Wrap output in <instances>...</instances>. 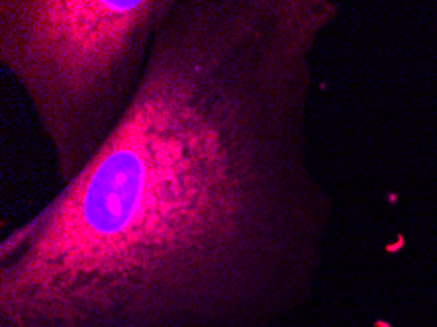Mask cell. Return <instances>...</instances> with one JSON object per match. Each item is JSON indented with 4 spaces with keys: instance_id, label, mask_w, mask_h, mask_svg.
Listing matches in <instances>:
<instances>
[{
    "instance_id": "obj_1",
    "label": "cell",
    "mask_w": 437,
    "mask_h": 327,
    "mask_svg": "<svg viewBox=\"0 0 437 327\" xmlns=\"http://www.w3.org/2000/svg\"><path fill=\"white\" fill-rule=\"evenodd\" d=\"M326 10L173 0L127 114L0 243L8 327H185L261 318L306 261V53Z\"/></svg>"
},
{
    "instance_id": "obj_2",
    "label": "cell",
    "mask_w": 437,
    "mask_h": 327,
    "mask_svg": "<svg viewBox=\"0 0 437 327\" xmlns=\"http://www.w3.org/2000/svg\"><path fill=\"white\" fill-rule=\"evenodd\" d=\"M171 2L0 0V61L28 94L63 186L124 120Z\"/></svg>"
}]
</instances>
